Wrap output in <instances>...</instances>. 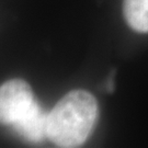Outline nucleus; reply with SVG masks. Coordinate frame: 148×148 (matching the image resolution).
<instances>
[{"instance_id": "nucleus-3", "label": "nucleus", "mask_w": 148, "mask_h": 148, "mask_svg": "<svg viewBox=\"0 0 148 148\" xmlns=\"http://www.w3.org/2000/svg\"><path fill=\"white\" fill-rule=\"evenodd\" d=\"M12 126L24 139L38 143L47 136V115L36 102Z\"/></svg>"}, {"instance_id": "nucleus-1", "label": "nucleus", "mask_w": 148, "mask_h": 148, "mask_svg": "<svg viewBox=\"0 0 148 148\" xmlns=\"http://www.w3.org/2000/svg\"><path fill=\"white\" fill-rule=\"evenodd\" d=\"M97 116L95 97L86 90H73L47 114V137L57 147H79L92 132Z\"/></svg>"}, {"instance_id": "nucleus-2", "label": "nucleus", "mask_w": 148, "mask_h": 148, "mask_svg": "<svg viewBox=\"0 0 148 148\" xmlns=\"http://www.w3.org/2000/svg\"><path fill=\"white\" fill-rule=\"evenodd\" d=\"M36 103L31 86L14 78L0 86V124L13 125Z\"/></svg>"}, {"instance_id": "nucleus-4", "label": "nucleus", "mask_w": 148, "mask_h": 148, "mask_svg": "<svg viewBox=\"0 0 148 148\" xmlns=\"http://www.w3.org/2000/svg\"><path fill=\"white\" fill-rule=\"evenodd\" d=\"M123 14L134 31L148 33V0H124Z\"/></svg>"}, {"instance_id": "nucleus-5", "label": "nucleus", "mask_w": 148, "mask_h": 148, "mask_svg": "<svg viewBox=\"0 0 148 148\" xmlns=\"http://www.w3.org/2000/svg\"><path fill=\"white\" fill-rule=\"evenodd\" d=\"M106 90H108V92H113V90H114V73H112V75H110V77L108 78Z\"/></svg>"}]
</instances>
